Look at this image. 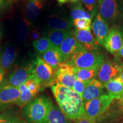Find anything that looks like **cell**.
<instances>
[{"label":"cell","mask_w":123,"mask_h":123,"mask_svg":"<svg viewBox=\"0 0 123 123\" xmlns=\"http://www.w3.org/2000/svg\"><path fill=\"white\" fill-rule=\"evenodd\" d=\"M116 54L117 55H119V56H121V57L123 58V46H122V47H121L120 50Z\"/></svg>","instance_id":"37"},{"label":"cell","mask_w":123,"mask_h":123,"mask_svg":"<svg viewBox=\"0 0 123 123\" xmlns=\"http://www.w3.org/2000/svg\"><path fill=\"white\" fill-rule=\"evenodd\" d=\"M88 82L89 81H83L76 79L72 89L82 97V94L83 93L84 89L87 86Z\"/></svg>","instance_id":"31"},{"label":"cell","mask_w":123,"mask_h":123,"mask_svg":"<svg viewBox=\"0 0 123 123\" xmlns=\"http://www.w3.org/2000/svg\"><path fill=\"white\" fill-rule=\"evenodd\" d=\"M120 66L114 62L104 61L98 71V80L104 84L111 80L118 78L120 73Z\"/></svg>","instance_id":"8"},{"label":"cell","mask_w":123,"mask_h":123,"mask_svg":"<svg viewBox=\"0 0 123 123\" xmlns=\"http://www.w3.org/2000/svg\"><path fill=\"white\" fill-rule=\"evenodd\" d=\"M33 46L39 54H43L53 45L48 38L43 37L33 41Z\"/></svg>","instance_id":"27"},{"label":"cell","mask_w":123,"mask_h":123,"mask_svg":"<svg viewBox=\"0 0 123 123\" xmlns=\"http://www.w3.org/2000/svg\"><path fill=\"white\" fill-rule=\"evenodd\" d=\"M119 78L122 83L123 84V64L121 65L120 66V73Z\"/></svg>","instance_id":"36"},{"label":"cell","mask_w":123,"mask_h":123,"mask_svg":"<svg viewBox=\"0 0 123 123\" xmlns=\"http://www.w3.org/2000/svg\"><path fill=\"white\" fill-rule=\"evenodd\" d=\"M75 123H95L93 121L90 120V119H88L86 115L80 117L76 120H75Z\"/></svg>","instance_id":"35"},{"label":"cell","mask_w":123,"mask_h":123,"mask_svg":"<svg viewBox=\"0 0 123 123\" xmlns=\"http://www.w3.org/2000/svg\"><path fill=\"white\" fill-rule=\"evenodd\" d=\"M73 25L76 29L82 30H90L91 27V19L87 18L73 20Z\"/></svg>","instance_id":"29"},{"label":"cell","mask_w":123,"mask_h":123,"mask_svg":"<svg viewBox=\"0 0 123 123\" xmlns=\"http://www.w3.org/2000/svg\"><path fill=\"white\" fill-rule=\"evenodd\" d=\"M18 88L19 89L21 93L19 98L17 100L14 104L21 108L24 107L35 96L31 93L25 84L20 86Z\"/></svg>","instance_id":"25"},{"label":"cell","mask_w":123,"mask_h":123,"mask_svg":"<svg viewBox=\"0 0 123 123\" xmlns=\"http://www.w3.org/2000/svg\"></svg>","instance_id":"44"},{"label":"cell","mask_w":123,"mask_h":123,"mask_svg":"<svg viewBox=\"0 0 123 123\" xmlns=\"http://www.w3.org/2000/svg\"><path fill=\"white\" fill-rule=\"evenodd\" d=\"M42 59L56 71L62 62V57L59 47L52 46L42 54Z\"/></svg>","instance_id":"17"},{"label":"cell","mask_w":123,"mask_h":123,"mask_svg":"<svg viewBox=\"0 0 123 123\" xmlns=\"http://www.w3.org/2000/svg\"><path fill=\"white\" fill-rule=\"evenodd\" d=\"M52 100L45 96L33 98L23 107L22 116L30 123H45Z\"/></svg>","instance_id":"2"},{"label":"cell","mask_w":123,"mask_h":123,"mask_svg":"<svg viewBox=\"0 0 123 123\" xmlns=\"http://www.w3.org/2000/svg\"><path fill=\"white\" fill-rule=\"evenodd\" d=\"M19 123H27V122H26L25 121H24V120H20V121H19Z\"/></svg>","instance_id":"41"},{"label":"cell","mask_w":123,"mask_h":123,"mask_svg":"<svg viewBox=\"0 0 123 123\" xmlns=\"http://www.w3.org/2000/svg\"><path fill=\"white\" fill-rule=\"evenodd\" d=\"M17 57V52L13 46H7L0 53V66L8 70L13 66Z\"/></svg>","instance_id":"16"},{"label":"cell","mask_w":123,"mask_h":123,"mask_svg":"<svg viewBox=\"0 0 123 123\" xmlns=\"http://www.w3.org/2000/svg\"><path fill=\"white\" fill-rule=\"evenodd\" d=\"M88 11L94 17L97 12V4L96 0H81Z\"/></svg>","instance_id":"32"},{"label":"cell","mask_w":123,"mask_h":123,"mask_svg":"<svg viewBox=\"0 0 123 123\" xmlns=\"http://www.w3.org/2000/svg\"><path fill=\"white\" fill-rule=\"evenodd\" d=\"M103 62L104 56L102 54L96 51L82 50L71 55L66 62L75 68H90L100 67Z\"/></svg>","instance_id":"3"},{"label":"cell","mask_w":123,"mask_h":123,"mask_svg":"<svg viewBox=\"0 0 123 123\" xmlns=\"http://www.w3.org/2000/svg\"><path fill=\"white\" fill-rule=\"evenodd\" d=\"M47 25L53 30L70 31L73 27V22L58 15H52L49 18Z\"/></svg>","instance_id":"18"},{"label":"cell","mask_w":123,"mask_h":123,"mask_svg":"<svg viewBox=\"0 0 123 123\" xmlns=\"http://www.w3.org/2000/svg\"><path fill=\"white\" fill-rule=\"evenodd\" d=\"M2 27H1V25H0V41H1V39H2Z\"/></svg>","instance_id":"40"},{"label":"cell","mask_w":123,"mask_h":123,"mask_svg":"<svg viewBox=\"0 0 123 123\" xmlns=\"http://www.w3.org/2000/svg\"><path fill=\"white\" fill-rule=\"evenodd\" d=\"M70 31L51 30L47 33V38L52 45L59 47Z\"/></svg>","instance_id":"23"},{"label":"cell","mask_w":123,"mask_h":123,"mask_svg":"<svg viewBox=\"0 0 123 123\" xmlns=\"http://www.w3.org/2000/svg\"><path fill=\"white\" fill-rule=\"evenodd\" d=\"M20 90L18 87L6 85L0 90V108L8 107L14 104L19 98Z\"/></svg>","instance_id":"14"},{"label":"cell","mask_w":123,"mask_h":123,"mask_svg":"<svg viewBox=\"0 0 123 123\" xmlns=\"http://www.w3.org/2000/svg\"><path fill=\"white\" fill-rule=\"evenodd\" d=\"M122 102H123V101H122Z\"/></svg>","instance_id":"43"},{"label":"cell","mask_w":123,"mask_h":123,"mask_svg":"<svg viewBox=\"0 0 123 123\" xmlns=\"http://www.w3.org/2000/svg\"><path fill=\"white\" fill-rule=\"evenodd\" d=\"M104 87L113 99L120 100L123 102V84L119 77L108 81L104 84Z\"/></svg>","instance_id":"20"},{"label":"cell","mask_w":123,"mask_h":123,"mask_svg":"<svg viewBox=\"0 0 123 123\" xmlns=\"http://www.w3.org/2000/svg\"><path fill=\"white\" fill-rule=\"evenodd\" d=\"M31 22L29 19H23L17 26V37L20 42H25L27 41L30 33Z\"/></svg>","instance_id":"24"},{"label":"cell","mask_w":123,"mask_h":123,"mask_svg":"<svg viewBox=\"0 0 123 123\" xmlns=\"http://www.w3.org/2000/svg\"><path fill=\"white\" fill-rule=\"evenodd\" d=\"M73 34L76 41L85 50L89 51L98 50L99 43L91 33L90 30L75 29L74 31Z\"/></svg>","instance_id":"11"},{"label":"cell","mask_w":123,"mask_h":123,"mask_svg":"<svg viewBox=\"0 0 123 123\" xmlns=\"http://www.w3.org/2000/svg\"><path fill=\"white\" fill-rule=\"evenodd\" d=\"M51 90L60 110L67 119L76 120L85 115L82 97L73 89L56 83Z\"/></svg>","instance_id":"1"},{"label":"cell","mask_w":123,"mask_h":123,"mask_svg":"<svg viewBox=\"0 0 123 123\" xmlns=\"http://www.w3.org/2000/svg\"><path fill=\"white\" fill-rule=\"evenodd\" d=\"M57 1L60 5L65 4L66 2H70V0H57Z\"/></svg>","instance_id":"39"},{"label":"cell","mask_w":123,"mask_h":123,"mask_svg":"<svg viewBox=\"0 0 123 123\" xmlns=\"http://www.w3.org/2000/svg\"><path fill=\"white\" fill-rule=\"evenodd\" d=\"M5 5V0H0V12L4 9Z\"/></svg>","instance_id":"38"},{"label":"cell","mask_w":123,"mask_h":123,"mask_svg":"<svg viewBox=\"0 0 123 123\" xmlns=\"http://www.w3.org/2000/svg\"><path fill=\"white\" fill-rule=\"evenodd\" d=\"M123 35L119 30L112 28L110 30L103 45L106 50L113 54H116L123 46Z\"/></svg>","instance_id":"12"},{"label":"cell","mask_w":123,"mask_h":123,"mask_svg":"<svg viewBox=\"0 0 123 123\" xmlns=\"http://www.w3.org/2000/svg\"><path fill=\"white\" fill-rule=\"evenodd\" d=\"M59 49L62 57L63 63L66 62L69 56L73 53L85 50L75 39L72 31L69 32Z\"/></svg>","instance_id":"10"},{"label":"cell","mask_w":123,"mask_h":123,"mask_svg":"<svg viewBox=\"0 0 123 123\" xmlns=\"http://www.w3.org/2000/svg\"><path fill=\"white\" fill-rule=\"evenodd\" d=\"M25 84L34 96H36L42 89L39 83L33 78H30V79H29L26 81Z\"/></svg>","instance_id":"28"},{"label":"cell","mask_w":123,"mask_h":123,"mask_svg":"<svg viewBox=\"0 0 123 123\" xmlns=\"http://www.w3.org/2000/svg\"><path fill=\"white\" fill-rule=\"evenodd\" d=\"M100 14L106 22H113L120 14V9L116 0H99Z\"/></svg>","instance_id":"9"},{"label":"cell","mask_w":123,"mask_h":123,"mask_svg":"<svg viewBox=\"0 0 123 123\" xmlns=\"http://www.w3.org/2000/svg\"><path fill=\"white\" fill-rule=\"evenodd\" d=\"M99 67L90 68H75L76 79L83 81H90L97 76Z\"/></svg>","instance_id":"22"},{"label":"cell","mask_w":123,"mask_h":123,"mask_svg":"<svg viewBox=\"0 0 123 123\" xmlns=\"http://www.w3.org/2000/svg\"><path fill=\"white\" fill-rule=\"evenodd\" d=\"M55 71L46 63L42 58L37 56L33 61V74L31 78L39 83L41 88L53 86L56 84Z\"/></svg>","instance_id":"4"},{"label":"cell","mask_w":123,"mask_h":123,"mask_svg":"<svg viewBox=\"0 0 123 123\" xmlns=\"http://www.w3.org/2000/svg\"><path fill=\"white\" fill-rule=\"evenodd\" d=\"M7 84V81L5 78V70L0 66V90Z\"/></svg>","instance_id":"34"},{"label":"cell","mask_w":123,"mask_h":123,"mask_svg":"<svg viewBox=\"0 0 123 123\" xmlns=\"http://www.w3.org/2000/svg\"><path fill=\"white\" fill-rule=\"evenodd\" d=\"M92 29L98 43L100 45H103L110 32V29L108 23L101 17L99 14L97 15L93 20Z\"/></svg>","instance_id":"13"},{"label":"cell","mask_w":123,"mask_h":123,"mask_svg":"<svg viewBox=\"0 0 123 123\" xmlns=\"http://www.w3.org/2000/svg\"><path fill=\"white\" fill-rule=\"evenodd\" d=\"M45 123H70L68 119L52 101L47 113Z\"/></svg>","instance_id":"21"},{"label":"cell","mask_w":123,"mask_h":123,"mask_svg":"<svg viewBox=\"0 0 123 123\" xmlns=\"http://www.w3.org/2000/svg\"><path fill=\"white\" fill-rule=\"evenodd\" d=\"M9 1H15V0H9Z\"/></svg>","instance_id":"42"},{"label":"cell","mask_w":123,"mask_h":123,"mask_svg":"<svg viewBox=\"0 0 123 123\" xmlns=\"http://www.w3.org/2000/svg\"><path fill=\"white\" fill-rule=\"evenodd\" d=\"M41 33L38 29H33V30H30V33H29V37L33 41H37V40L41 38Z\"/></svg>","instance_id":"33"},{"label":"cell","mask_w":123,"mask_h":123,"mask_svg":"<svg viewBox=\"0 0 123 123\" xmlns=\"http://www.w3.org/2000/svg\"><path fill=\"white\" fill-rule=\"evenodd\" d=\"M113 100L109 93H104L85 103L86 116L95 123L110 107Z\"/></svg>","instance_id":"5"},{"label":"cell","mask_w":123,"mask_h":123,"mask_svg":"<svg viewBox=\"0 0 123 123\" xmlns=\"http://www.w3.org/2000/svg\"><path fill=\"white\" fill-rule=\"evenodd\" d=\"M104 84L99 80L94 79L88 82L82 94L84 103L98 98L103 93Z\"/></svg>","instance_id":"15"},{"label":"cell","mask_w":123,"mask_h":123,"mask_svg":"<svg viewBox=\"0 0 123 123\" xmlns=\"http://www.w3.org/2000/svg\"><path fill=\"white\" fill-rule=\"evenodd\" d=\"M33 62L26 66L17 68L9 75L7 85L14 87H19L25 84L27 80L31 78L33 74Z\"/></svg>","instance_id":"7"},{"label":"cell","mask_w":123,"mask_h":123,"mask_svg":"<svg viewBox=\"0 0 123 123\" xmlns=\"http://www.w3.org/2000/svg\"><path fill=\"white\" fill-rule=\"evenodd\" d=\"M45 0H26V15L27 19L33 22L39 16Z\"/></svg>","instance_id":"19"},{"label":"cell","mask_w":123,"mask_h":123,"mask_svg":"<svg viewBox=\"0 0 123 123\" xmlns=\"http://www.w3.org/2000/svg\"><path fill=\"white\" fill-rule=\"evenodd\" d=\"M76 79L75 67L66 62L61 63L55 72L56 84H62L72 88Z\"/></svg>","instance_id":"6"},{"label":"cell","mask_w":123,"mask_h":123,"mask_svg":"<svg viewBox=\"0 0 123 123\" xmlns=\"http://www.w3.org/2000/svg\"><path fill=\"white\" fill-rule=\"evenodd\" d=\"M20 120L11 113H0V123H19Z\"/></svg>","instance_id":"30"},{"label":"cell","mask_w":123,"mask_h":123,"mask_svg":"<svg viewBox=\"0 0 123 123\" xmlns=\"http://www.w3.org/2000/svg\"><path fill=\"white\" fill-rule=\"evenodd\" d=\"M71 15L73 19L82 18L91 19L93 17L90 13L86 11L80 3L77 2H74V4L71 7Z\"/></svg>","instance_id":"26"}]
</instances>
